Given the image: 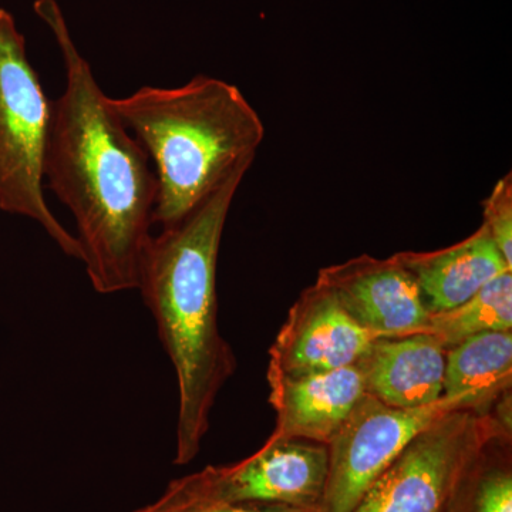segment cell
<instances>
[{"label": "cell", "instance_id": "6da1fadb", "mask_svg": "<svg viewBox=\"0 0 512 512\" xmlns=\"http://www.w3.org/2000/svg\"><path fill=\"white\" fill-rule=\"evenodd\" d=\"M35 12L52 30L66 70L64 92L52 101L45 178L73 214L94 291H134L154 225L156 173L111 111L56 0H36Z\"/></svg>", "mask_w": 512, "mask_h": 512}, {"label": "cell", "instance_id": "7a4b0ae2", "mask_svg": "<svg viewBox=\"0 0 512 512\" xmlns=\"http://www.w3.org/2000/svg\"><path fill=\"white\" fill-rule=\"evenodd\" d=\"M247 173L232 175L180 224L151 237L140 262L137 291L177 377V466L200 454L218 394L237 370L218 323L217 266L225 222Z\"/></svg>", "mask_w": 512, "mask_h": 512}, {"label": "cell", "instance_id": "3957f363", "mask_svg": "<svg viewBox=\"0 0 512 512\" xmlns=\"http://www.w3.org/2000/svg\"><path fill=\"white\" fill-rule=\"evenodd\" d=\"M111 111L156 165L153 224H180L232 175L251 168L265 126L235 84L195 76L174 89L140 87Z\"/></svg>", "mask_w": 512, "mask_h": 512}, {"label": "cell", "instance_id": "277c9868", "mask_svg": "<svg viewBox=\"0 0 512 512\" xmlns=\"http://www.w3.org/2000/svg\"><path fill=\"white\" fill-rule=\"evenodd\" d=\"M52 101L30 63L26 40L0 9V210L37 222L57 247L83 262L74 235L50 211L43 192Z\"/></svg>", "mask_w": 512, "mask_h": 512}, {"label": "cell", "instance_id": "5b68a950", "mask_svg": "<svg viewBox=\"0 0 512 512\" xmlns=\"http://www.w3.org/2000/svg\"><path fill=\"white\" fill-rule=\"evenodd\" d=\"M328 470L325 444L269 437L238 463L208 466L171 481L160 498L134 512H195L244 503L319 508Z\"/></svg>", "mask_w": 512, "mask_h": 512}, {"label": "cell", "instance_id": "8992f818", "mask_svg": "<svg viewBox=\"0 0 512 512\" xmlns=\"http://www.w3.org/2000/svg\"><path fill=\"white\" fill-rule=\"evenodd\" d=\"M498 433L505 431L488 413L457 409L444 414L410 441L352 512H443L468 460Z\"/></svg>", "mask_w": 512, "mask_h": 512}, {"label": "cell", "instance_id": "52a82bcc", "mask_svg": "<svg viewBox=\"0 0 512 512\" xmlns=\"http://www.w3.org/2000/svg\"><path fill=\"white\" fill-rule=\"evenodd\" d=\"M457 409L485 412L480 400L470 394L444 396L437 403L416 409H397L363 394L328 444V480L319 511L352 512L414 437Z\"/></svg>", "mask_w": 512, "mask_h": 512}, {"label": "cell", "instance_id": "ba28073f", "mask_svg": "<svg viewBox=\"0 0 512 512\" xmlns=\"http://www.w3.org/2000/svg\"><path fill=\"white\" fill-rule=\"evenodd\" d=\"M376 339L326 286L315 282L289 309L269 349L266 375L302 376L353 366Z\"/></svg>", "mask_w": 512, "mask_h": 512}, {"label": "cell", "instance_id": "9c48e42d", "mask_svg": "<svg viewBox=\"0 0 512 512\" xmlns=\"http://www.w3.org/2000/svg\"><path fill=\"white\" fill-rule=\"evenodd\" d=\"M316 282L326 286L346 312L379 338L426 332L430 312L419 285L396 258L362 255L320 269Z\"/></svg>", "mask_w": 512, "mask_h": 512}, {"label": "cell", "instance_id": "30bf717a", "mask_svg": "<svg viewBox=\"0 0 512 512\" xmlns=\"http://www.w3.org/2000/svg\"><path fill=\"white\" fill-rule=\"evenodd\" d=\"M276 423L271 439L328 446L365 394L356 365L302 376L266 375Z\"/></svg>", "mask_w": 512, "mask_h": 512}, {"label": "cell", "instance_id": "8fae6325", "mask_svg": "<svg viewBox=\"0 0 512 512\" xmlns=\"http://www.w3.org/2000/svg\"><path fill=\"white\" fill-rule=\"evenodd\" d=\"M356 366L365 392L387 406L416 409L444 397L446 349L429 333L376 339Z\"/></svg>", "mask_w": 512, "mask_h": 512}, {"label": "cell", "instance_id": "7c38bea8", "mask_svg": "<svg viewBox=\"0 0 512 512\" xmlns=\"http://www.w3.org/2000/svg\"><path fill=\"white\" fill-rule=\"evenodd\" d=\"M394 258L416 279L430 315L456 308L497 276L512 271L484 225L453 247L399 252Z\"/></svg>", "mask_w": 512, "mask_h": 512}, {"label": "cell", "instance_id": "4fadbf2b", "mask_svg": "<svg viewBox=\"0 0 512 512\" xmlns=\"http://www.w3.org/2000/svg\"><path fill=\"white\" fill-rule=\"evenodd\" d=\"M512 387V330H493L446 350L444 396L477 397L485 413Z\"/></svg>", "mask_w": 512, "mask_h": 512}, {"label": "cell", "instance_id": "5bb4252c", "mask_svg": "<svg viewBox=\"0 0 512 512\" xmlns=\"http://www.w3.org/2000/svg\"><path fill=\"white\" fill-rule=\"evenodd\" d=\"M443 512H512V436L490 437L468 460Z\"/></svg>", "mask_w": 512, "mask_h": 512}, {"label": "cell", "instance_id": "9a60e30c", "mask_svg": "<svg viewBox=\"0 0 512 512\" xmlns=\"http://www.w3.org/2000/svg\"><path fill=\"white\" fill-rule=\"evenodd\" d=\"M493 330H512V271L497 276L456 308L430 315L424 333L447 350Z\"/></svg>", "mask_w": 512, "mask_h": 512}, {"label": "cell", "instance_id": "2e32d148", "mask_svg": "<svg viewBox=\"0 0 512 512\" xmlns=\"http://www.w3.org/2000/svg\"><path fill=\"white\" fill-rule=\"evenodd\" d=\"M483 225L504 256L505 262L512 266V178L511 173L494 185L483 202Z\"/></svg>", "mask_w": 512, "mask_h": 512}, {"label": "cell", "instance_id": "e0dca14e", "mask_svg": "<svg viewBox=\"0 0 512 512\" xmlns=\"http://www.w3.org/2000/svg\"><path fill=\"white\" fill-rule=\"evenodd\" d=\"M195 512H320L319 508L296 507L288 504L244 503L215 505Z\"/></svg>", "mask_w": 512, "mask_h": 512}]
</instances>
